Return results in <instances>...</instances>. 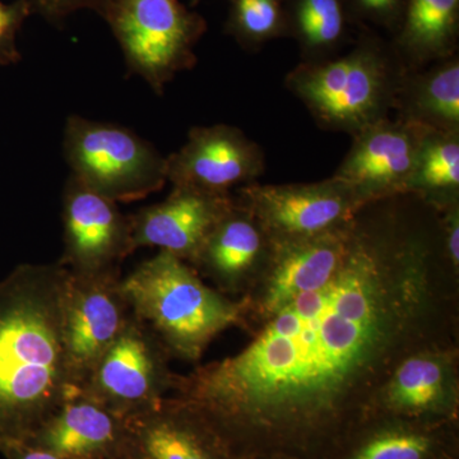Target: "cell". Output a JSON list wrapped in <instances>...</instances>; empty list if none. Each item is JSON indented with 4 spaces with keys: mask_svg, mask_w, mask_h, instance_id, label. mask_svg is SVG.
Here are the masks:
<instances>
[{
    "mask_svg": "<svg viewBox=\"0 0 459 459\" xmlns=\"http://www.w3.org/2000/svg\"><path fill=\"white\" fill-rule=\"evenodd\" d=\"M439 255L425 232L360 211L333 277L263 319L237 355L175 377V397L241 459H333L398 362L439 347Z\"/></svg>",
    "mask_w": 459,
    "mask_h": 459,
    "instance_id": "obj_1",
    "label": "cell"
},
{
    "mask_svg": "<svg viewBox=\"0 0 459 459\" xmlns=\"http://www.w3.org/2000/svg\"><path fill=\"white\" fill-rule=\"evenodd\" d=\"M69 270L20 264L0 280V453L25 443L74 385L63 342Z\"/></svg>",
    "mask_w": 459,
    "mask_h": 459,
    "instance_id": "obj_2",
    "label": "cell"
},
{
    "mask_svg": "<svg viewBox=\"0 0 459 459\" xmlns=\"http://www.w3.org/2000/svg\"><path fill=\"white\" fill-rule=\"evenodd\" d=\"M406 71L391 42L367 30L346 53L299 63L285 86L320 128L352 137L389 117Z\"/></svg>",
    "mask_w": 459,
    "mask_h": 459,
    "instance_id": "obj_3",
    "label": "cell"
},
{
    "mask_svg": "<svg viewBox=\"0 0 459 459\" xmlns=\"http://www.w3.org/2000/svg\"><path fill=\"white\" fill-rule=\"evenodd\" d=\"M122 289L132 313L181 360H199L214 338L244 319L243 301L211 289L189 263L161 250L124 277Z\"/></svg>",
    "mask_w": 459,
    "mask_h": 459,
    "instance_id": "obj_4",
    "label": "cell"
},
{
    "mask_svg": "<svg viewBox=\"0 0 459 459\" xmlns=\"http://www.w3.org/2000/svg\"><path fill=\"white\" fill-rule=\"evenodd\" d=\"M132 74L157 95L198 63L195 47L207 21L180 0H111L102 14Z\"/></svg>",
    "mask_w": 459,
    "mask_h": 459,
    "instance_id": "obj_5",
    "label": "cell"
},
{
    "mask_svg": "<svg viewBox=\"0 0 459 459\" xmlns=\"http://www.w3.org/2000/svg\"><path fill=\"white\" fill-rule=\"evenodd\" d=\"M63 148L72 177L115 204L140 201L168 183L166 157L117 124L71 115Z\"/></svg>",
    "mask_w": 459,
    "mask_h": 459,
    "instance_id": "obj_6",
    "label": "cell"
},
{
    "mask_svg": "<svg viewBox=\"0 0 459 459\" xmlns=\"http://www.w3.org/2000/svg\"><path fill=\"white\" fill-rule=\"evenodd\" d=\"M235 198L252 213L271 244L318 237L351 221L370 205L333 177L309 184H247Z\"/></svg>",
    "mask_w": 459,
    "mask_h": 459,
    "instance_id": "obj_7",
    "label": "cell"
},
{
    "mask_svg": "<svg viewBox=\"0 0 459 459\" xmlns=\"http://www.w3.org/2000/svg\"><path fill=\"white\" fill-rule=\"evenodd\" d=\"M170 358L152 329L133 314L81 389L131 418L152 409L174 386L177 376L169 368Z\"/></svg>",
    "mask_w": 459,
    "mask_h": 459,
    "instance_id": "obj_8",
    "label": "cell"
},
{
    "mask_svg": "<svg viewBox=\"0 0 459 459\" xmlns=\"http://www.w3.org/2000/svg\"><path fill=\"white\" fill-rule=\"evenodd\" d=\"M133 316L119 270L69 271L63 299V342L72 385L81 388Z\"/></svg>",
    "mask_w": 459,
    "mask_h": 459,
    "instance_id": "obj_9",
    "label": "cell"
},
{
    "mask_svg": "<svg viewBox=\"0 0 459 459\" xmlns=\"http://www.w3.org/2000/svg\"><path fill=\"white\" fill-rule=\"evenodd\" d=\"M431 129L400 117L379 120L352 135V144L333 178L368 204L409 195L420 150Z\"/></svg>",
    "mask_w": 459,
    "mask_h": 459,
    "instance_id": "obj_10",
    "label": "cell"
},
{
    "mask_svg": "<svg viewBox=\"0 0 459 459\" xmlns=\"http://www.w3.org/2000/svg\"><path fill=\"white\" fill-rule=\"evenodd\" d=\"M265 171L263 148L228 124L195 126L178 152L166 157L172 188L230 195L238 186L256 183Z\"/></svg>",
    "mask_w": 459,
    "mask_h": 459,
    "instance_id": "obj_11",
    "label": "cell"
},
{
    "mask_svg": "<svg viewBox=\"0 0 459 459\" xmlns=\"http://www.w3.org/2000/svg\"><path fill=\"white\" fill-rule=\"evenodd\" d=\"M63 241L65 250L57 262L74 273L119 270L120 263L134 252L129 214L72 175L63 198Z\"/></svg>",
    "mask_w": 459,
    "mask_h": 459,
    "instance_id": "obj_12",
    "label": "cell"
},
{
    "mask_svg": "<svg viewBox=\"0 0 459 459\" xmlns=\"http://www.w3.org/2000/svg\"><path fill=\"white\" fill-rule=\"evenodd\" d=\"M355 220L318 237L270 243L267 262L255 281L261 285L259 292L243 301L244 318L252 310L265 319L299 295L327 283L346 256Z\"/></svg>",
    "mask_w": 459,
    "mask_h": 459,
    "instance_id": "obj_13",
    "label": "cell"
},
{
    "mask_svg": "<svg viewBox=\"0 0 459 459\" xmlns=\"http://www.w3.org/2000/svg\"><path fill=\"white\" fill-rule=\"evenodd\" d=\"M25 443L62 459H132L128 420L75 386Z\"/></svg>",
    "mask_w": 459,
    "mask_h": 459,
    "instance_id": "obj_14",
    "label": "cell"
},
{
    "mask_svg": "<svg viewBox=\"0 0 459 459\" xmlns=\"http://www.w3.org/2000/svg\"><path fill=\"white\" fill-rule=\"evenodd\" d=\"M232 204L231 195L172 188L164 202L129 214L133 249L159 247L190 264Z\"/></svg>",
    "mask_w": 459,
    "mask_h": 459,
    "instance_id": "obj_15",
    "label": "cell"
},
{
    "mask_svg": "<svg viewBox=\"0 0 459 459\" xmlns=\"http://www.w3.org/2000/svg\"><path fill=\"white\" fill-rule=\"evenodd\" d=\"M132 459H241L216 429L180 398L126 418Z\"/></svg>",
    "mask_w": 459,
    "mask_h": 459,
    "instance_id": "obj_16",
    "label": "cell"
},
{
    "mask_svg": "<svg viewBox=\"0 0 459 459\" xmlns=\"http://www.w3.org/2000/svg\"><path fill=\"white\" fill-rule=\"evenodd\" d=\"M455 367L439 347L421 350L398 362L380 388L376 415L420 420L457 421L458 395Z\"/></svg>",
    "mask_w": 459,
    "mask_h": 459,
    "instance_id": "obj_17",
    "label": "cell"
},
{
    "mask_svg": "<svg viewBox=\"0 0 459 459\" xmlns=\"http://www.w3.org/2000/svg\"><path fill=\"white\" fill-rule=\"evenodd\" d=\"M270 247L259 223L234 197L231 208L216 223L190 265L222 291H238L258 279Z\"/></svg>",
    "mask_w": 459,
    "mask_h": 459,
    "instance_id": "obj_18",
    "label": "cell"
},
{
    "mask_svg": "<svg viewBox=\"0 0 459 459\" xmlns=\"http://www.w3.org/2000/svg\"><path fill=\"white\" fill-rule=\"evenodd\" d=\"M333 459H458L457 421L374 415Z\"/></svg>",
    "mask_w": 459,
    "mask_h": 459,
    "instance_id": "obj_19",
    "label": "cell"
},
{
    "mask_svg": "<svg viewBox=\"0 0 459 459\" xmlns=\"http://www.w3.org/2000/svg\"><path fill=\"white\" fill-rule=\"evenodd\" d=\"M459 0H407L391 45L407 71L457 56Z\"/></svg>",
    "mask_w": 459,
    "mask_h": 459,
    "instance_id": "obj_20",
    "label": "cell"
},
{
    "mask_svg": "<svg viewBox=\"0 0 459 459\" xmlns=\"http://www.w3.org/2000/svg\"><path fill=\"white\" fill-rule=\"evenodd\" d=\"M394 110L397 117L435 132L459 133V57L406 71Z\"/></svg>",
    "mask_w": 459,
    "mask_h": 459,
    "instance_id": "obj_21",
    "label": "cell"
},
{
    "mask_svg": "<svg viewBox=\"0 0 459 459\" xmlns=\"http://www.w3.org/2000/svg\"><path fill=\"white\" fill-rule=\"evenodd\" d=\"M285 9L289 38L298 42L301 62L338 56L355 42V30H362L346 0H285Z\"/></svg>",
    "mask_w": 459,
    "mask_h": 459,
    "instance_id": "obj_22",
    "label": "cell"
},
{
    "mask_svg": "<svg viewBox=\"0 0 459 459\" xmlns=\"http://www.w3.org/2000/svg\"><path fill=\"white\" fill-rule=\"evenodd\" d=\"M409 193L433 207L458 199L459 133H429L411 177Z\"/></svg>",
    "mask_w": 459,
    "mask_h": 459,
    "instance_id": "obj_23",
    "label": "cell"
},
{
    "mask_svg": "<svg viewBox=\"0 0 459 459\" xmlns=\"http://www.w3.org/2000/svg\"><path fill=\"white\" fill-rule=\"evenodd\" d=\"M225 32L247 51L289 38L285 0H231Z\"/></svg>",
    "mask_w": 459,
    "mask_h": 459,
    "instance_id": "obj_24",
    "label": "cell"
},
{
    "mask_svg": "<svg viewBox=\"0 0 459 459\" xmlns=\"http://www.w3.org/2000/svg\"><path fill=\"white\" fill-rule=\"evenodd\" d=\"M353 20L361 29L380 27L394 33L400 29L407 0H346Z\"/></svg>",
    "mask_w": 459,
    "mask_h": 459,
    "instance_id": "obj_25",
    "label": "cell"
},
{
    "mask_svg": "<svg viewBox=\"0 0 459 459\" xmlns=\"http://www.w3.org/2000/svg\"><path fill=\"white\" fill-rule=\"evenodd\" d=\"M31 14L26 0H16L12 4L0 2V66L21 59L17 49V33Z\"/></svg>",
    "mask_w": 459,
    "mask_h": 459,
    "instance_id": "obj_26",
    "label": "cell"
},
{
    "mask_svg": "<svg viewBox=\"0 0 459 459\" xmlns=\"http://www.w3.org/2000/svg\"><path fill=\"white\" fill-rule=\"evenodd\" d=\"M32 14H39L53 25H60L78 11L90 9L100 17L107 11L111 0H26Z\"/></svg>",
    "mask_w": 459,
    "mask_h": 459,
    "instance_id": "obj_27",
    "label": "cell"
},
{
    "mask_svg": "<svg viewBox=\"0 0 459 459\" xmlns=\"http://www.w3.org/2000/svg\"><path fill=\"white\" fill-rule=\"evenodd\" d=\"M5 459H62L26 443L13 444L2 452Z\"/></svg>",
    "mask_w": 459,
    "mask_h": 459,
    "instance_id": "obj_28",
    "label": "cell"
},
{
    "mask_svg": "<svg viewBox=\"0 0 459 459\" xmlns=\"http://www.w3.org/2000/svg\"><path fill=\"white\" fill-rule=\"evenodd\" d=\"M201 2H202V0H192V4H190V5H192V7H195V5H198L199 3H201Z\"/></svg>",
    "mask_w": 459,
    "mask_h": 459,
    "instance_id": "obj_29",
    "label": "cell"
},
{
    "mask_svg": "<svg viewBox=\"0 0 459 459\" xmlns=\"http://www.w3.org/2000/svg\"><path fill=\"white\" fill-rule=\"evenodd\" d=\"M264 459H290V458H283V457H273V458H264Z\"/></svg>",
    "mask_w": 459,
    "mask_h": 459,
    "instance_id": "obj_30",
    "label": "cell"
}]
</instances>
